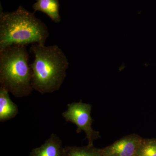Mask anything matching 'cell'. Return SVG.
Listing matches in <instances>:
<instances>
[{
	"mask_svg": "<svg viewBox=\"0 0 156 156\" xmlns=\"http://www.w3.org/2000/svg\"><path fill=\"white\" fill-rule=\"evenodd\" d=\"M30 52L34 60L30 65L32 70L33 89L41 94L58 91L65 80L69 63L67 56L57 45L34 44Z\"/></svg>",
	"mask_w": 156,
	"mask_h": 156,
	"instance_id": "cell-1",
	"label": "cell"
},
{
	"mask_svg": "<svg viewBox=\"0 0 156 156\" xmlns=\"http://www.w3.org/2000/svg\"><path fill=\"white\" fill-rule=\"evenodd\" d=\"M48 27L22 6L13 12L0 13V50L14 45H45Z\"/></svg>",
	"mask_w": 156,
	"mask_h": 156,
	"instance_id": "cell-2",
	"label": "cell"
},
{
	"mask_svg": "<svg viewBox=\"0 0 156 156\" xmlns=\"http://www.w3.org/2000/svg\"><path fill=\"white\" fill-rule=\"evenodd\" d=\"M26 46L14 45L0 50V85L15 97H26L32 91V70Z\"/></svg>",
	"mask_w": 156,
	"mask_h": 156,
	"instance_id": "cell-3",
	"label": "cell"
},
{
	"mask_svg": "<svg viewBox=\"0 0 156 156\" xmlns=\"http://www.w3.org/2000/svg\"><path fill=\"white\" fill-rule=\"evenodd\" d=\"M92 105L82 101L73 102L67 105V109L63 112L62 116L67 122L75 124L77 127L76 133L83 131L88 139V146H93V141L100 137L99 132L92 129L93 122L91 117Z\"/></svg>",
	"mask_w": 156,
	"mask_h": 156,
	"instance_id": "cell-4",
	"label": "cell"
},
{
	"mask_svg": "<svg viewBox=\"0 0 156 156\" xmlns=\"http://www.w3.org/2000/svg\"><path fill=\"white\" fill-rule=\"evenodd\" d=\"M136 134L124 136L111 145L100 149L103 156H138V151L143 140Z\"/></svg>",
	"mask_w": 156,
	"mask_h": 156,
	"instance_id": "cell-5",
	"label": "cell"
},
{
	"mask_svg": "<svg viewBox=\"0 0 156 156\" xmlns=\"http://www.w3.org/2000/svg\"><path fill=\"white\" fill-rule=\"evenodd\" d=\"M65 147L56 134H51L44 144L32 150L29 156H64Z\"/></svg>",
	"mask_w": 156,
	"mask_h": 156,
	"instance_id": "cell-6",
	"label": "cell"
},
{
	"mask_svg": "<svg viewBox=\"0 0 156 156\" xmlns=\"http://www.w3.org/2000/svg\"><path fill=\"white\" fill-rule=\"evenodd\" d=\"M9 92L0 87V122H5L14 118L19 112L16 104L10 98Z\"/></svg>",
	"mask_w": 156,
	"mask_h": 156,
	"instance_id": "cell-7",
	"label": "cell"
},
{
	"mask_svg": "<svg viewBox=\"0 0 156 156\" xmlns=\"http://www.w3.org/2000/svg\"><path fill=\"white\" fill-rule=\"evenodd\" d=\"M33 5L34 12L39 11L43 12L50 17L55 23L61 22L59 13V5L58 0H36Z\"/></svg>",
	"mask_w": 156,
	"mask_h": 156,
	"instance_id": "cell-8",
	"label": "cell"
},
{
	"mask_svg": "<svg viewBox=\"0 0 156 156\" xmlns=\"http://www.w3.org/2000/svg\"><path fill=\"white\" fill-rule=\"evenodd\" d=\"M64 156H103L100 149L92 147H65Z\"/></svg>",
	"mask_w": 156,
	"mask_h": 156,
	"instance_id": "cell-9",
	"label": "cell"
},
{
	"mask_svg": "<svg viewBox=\"0 0 156 156\" xmlns=\"http://www.w3.org/2000/svg\"><path fill=\"white\" fill-rule=\"evenodd\" d=\"M138 156H156V141L144 139L138 151Z\"/></svg>",
	"mask_w": 156,
	"mask_h": 156,
	"instance_id": "cell-10",
	"label": "cell"
}]
</instances>
